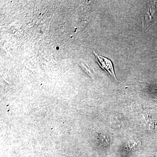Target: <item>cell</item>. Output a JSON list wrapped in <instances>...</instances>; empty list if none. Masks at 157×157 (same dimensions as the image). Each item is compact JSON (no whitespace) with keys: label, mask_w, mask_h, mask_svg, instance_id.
<instances>
[{"label":"cell","mask_w":157,"mask_h":157,"mask_svg":"<svg viewBox=\"0 0 157 157\" xmlns=\"http://www.w3.org/2000/svg\"><path fill=\"white\" fill-rule=\"evenodd\" d=\"M97 59V62L99 64V66L103 70H105L106 72L109 73L111 76L114 78L117 81L116 77L115 72H114V67L111 60L107 59L105 57L101 56L94 52Z\"/></svg>","instance_id":"6da1fadb"},{"label":"cell","mask_w":157,"mask_h":157,"mask_svg":"<svg viewBox=\"0 0 157 157\" xmlns=\"http://www.w3.org/2000/svg\"><path fill=\"white\" fill-rule=\"evenodd\" d=\"M128 148L132 151H138L141 147V142L139 140H129L128 143Z\"/></svg>","instance_id":"7a4b0ae2"},{"label":"cell","mask_w":157,"mask_h":157,"mask_svg":"<svg viewBox=\"0 0 157 157\" xmlns=\"http://www.w3.org/2000/svg\"><path fill=\"white\" fill-rule=\"evenodd\" d=\"M144 120H145V123L146 124L147 127L148 128L149 130H153L154 128L155 123L151 118L149 115L145 116L144 117Z\"/></svg>","instance_id":"3957f363"}]
</instances>
